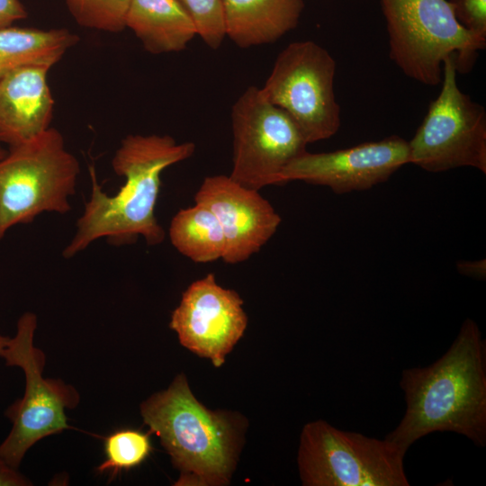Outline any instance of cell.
<instances>
[{"mask_svg":"<svg viewBox=\"0 0 486 486\" xmlns=\"http://www.w3.org/2000/svg\"><path fill=\"white\" fill-rule=\"evenodd\" d=\"M406 412L385 438L405 450L436 431L463 435L486 445V345L477 324L466 319L449 349L427 367L402 371Z\"/></svg>","mask_w":486,"mask_h":486,"instance_id":"cell-1","label":"cell"},{"mask_svg":"<svg viewBox=\"0 0 486 486\" xmlns=\"http://www.w3.org/2000/svg\"><path fill=\"white\" fill-rule=\"evenodd\" d=\"M194 151V142L178 143L169 135H127L112 159L114 173L125 178L123 185L109 195L90 168L91 195L63 256L71 258L102 238L114 245L131 244L140 237L148 245L161 244L166 232L155 215L161 174Z\"/></svg>","mask_w":486,"mask_h":486,"instance_id":"cell-2","label":"cell"},{"mask_svg":"<svg viewBox=\"0 0 486 486\" xmlns=\"http://www.w3.org/2000/svg\"><path fill=\"white\" fill-rule=\"evenodd\" d=\"M143 421L160 439L181 476L176 485H225L238 460L243 418L212 411L192 393L184 374L140 404Z\"/></svg>","mask_w":486,"mask_h":486,"instance_id":"cell-3","label":"cell"},{"mask_svg":"<svg viewBox=\"0 0 486 486\" xmlns=\"http://www.w3.org/2000/svg\"><path fill=\"white\" fill-rule=\"evenodd\" d=\"M386 21L389 56L408 77L441 84L443 63L454 58L456 71L469 72L486 46L456 20L449 0H380Z\"/></svg>","mask_w":486,"mask_h":486,"instance_id":"cell-4","label":"cell"},{"mask_svg":"<svg viewBox=\"0 0 486 486\" xmlns=\"http://www.w3.org/2000/svg\"><path fill=\"white\" fill-rule=\"evenodd\" d=\"M79 172L77 158L55 128L10 147L0 159V240L12 227L43 212H68Z\"/></svg>","mask_w":486,"mask_h":486,"instance_id":"cell-5","label":"cell"},{"mask_svg":"<svg viewBox=\"0 0 486 486\" xmlns=\"http://www.w3.org/2000/svg\"><path fill=\"white\" fill-rule=\"evenodd\" d=\"M36 328V315L22 314L15 335L8 338L0 355L6 365L21 368L25 376L22 398L5 412L13 426L0 444V456L15 469L38 441L69 428L66 410L75 408L79 401V394L73 386L58 379L43 377L46 357L34 346Z\"/></svg>","mask_w":486,"mask_h":486,"instance_id":"cell-6","label":"cell"},{"mask_svg":"<svg viewBox=\"0 0 486 486\" xmlns=\"http://www.w3.org/2000/svg\"><path fill=\"white\" fill-rule=\"evenodd\" d=\"M405 454L387 438L343 431L319 419L302 430L298 467L305 486H408Z\"/></svg>","mask_w":486,"mask_h":486,"instance_id":"cell-7","label":"cell"},{"mask_svg":"<svg viewBox=\"0 0 486 486\" xmlns=\"http://www.w3.org/2000/svg\"><path fill=\"white\" fill-rule=\"evenodd\" d=\"M456 73L446 58L441 91L408 141L410 163L432 173L471 166L486 174V111L459 89Z\"/></svg>","mask_w":486,"mask_h":486,"instance_id":"cell-8","label":"cell"},{"mask_svg":"<svg viewBox=\"0 0 486 486\" xmlns=\"http://www.w3.org/2000/svg\"><path fill=\"white\" fill-rule=\"evenodd\" d=\"M336 61L312 40L294 41L277 56L261 89L267 101L295 122L307 143L327 140L340 127L336 101Z\"/></svg>","mask_w":486,"mask_h":486,"instance_id":"cell-9","label":"cell"},{"mask_svg":"<svg viewBox=\"0 0 486 486\" xmlns=\"http://www.w3.org/2000/svg\"><path fill=\"white\" fill-rule=\"evenodd\" d=\"M232 169L230 177L259 191L281 185V174L304 154L308 144L295 122L266 99L260 88L248 87L231 110Z\"/></svg>","mask_w":486,"mask_h":486,"instance_id":"cell-10","label":"cell"},{"mask_svg":"<svg viewBox=\"0 0 486 486\" xmlns=\"http://www.w3.org/2000/svg\"><path fill=\"white\" fill-rule=\"evenodd\" d=\"M247 325L238 293L220 286L212 273L187 287L169 323L184 347L216 367L224 364Z\"/></svg>","mask_w":486,"mask_h":486,"instance_id":"cell-11","label":"cell"},{"mask_svg":"<svg viewBox=\"0 0 486 486\" xmlns=\"http://www.w3.org/2000/svg\"><path fill=\"white\" fill-rule=\"evenodd\" d=\"M406 164H410L409 142L392 135L332 152L306 151L284 169L281 185L302 181L328 186L339 194L368 190Z\"/></svg>","mask_w":486,"mask_h":486,"instance_id":"cell-12","label":"cell"},{"mask_svg":"<svg viewBox=\"0 0 486 486\" xmlns=\"http://www.w3.org/2000/svg\"><path fill=\"white\" fill-rule=\"evenodd\" d=\"M194 203L208 208L219 220L226 242L222 260L230 265L242 263L257 253L282 220L259 191L225 175L205 177L194 194Z\"/></svg>","mask_w":486,"mask_h":486,"instance_id":"cell-13","label":"cell"},{"mask_svg":"<svg viewBox=\"0 0 486 486\" xmlns=\"http://www.w3.org/2000/svg\"><path fill=\"white\" fill-rule=\"evenodd\" d=\"M50 69L25 66L0 79L1 144H22L50 127L55 102L48 82Z\"/></svg>","mask_w":486,"mask_h":486,"instance_id":"cell-14","label":"cell"},{"mask_svg":"<svg viewBox=\"0 0 486 486\" xmlns=\"http://www.w3.org/2000/svg\"><path fill=\"white\" fill-rule=\"evenodd\" d=\"M225 36L247 49L276 41L293 30L303 0H222Z\"/></svg>","mask_w":486,"mask_h":486,"instance_id":"cell-15","label":"cell"},{"mask_svg":"<svg viewBox=\"0 0 486 486\" xmlns=\"http://www.w3.org/2000/svg\"><path fill=\"white\" fill-rule=\"evenodd\" d=\"M125 26L152 54L181 51L197 35L191 15L179 0H130Z\"/></svg>","mask_w":486,"mask_h":486,"instance_id":"cell-16","label":"cell"},{"mask_svg":"<svg viewBox=\"0 0 486 486\" xmlns=\"http://www.w3.org/2000/svg\"><path fill=\"white\" fill-rule=\"evenodd\" d=\"M79 38L70 31L8 26L0 29V79L25 66L52 68Z\"/></svg>","mask_w":486,"mask_h":486,"instance_id":"cell-17","label":"cell"},{"mask_svg":"<svg viewBox=\"0 0 486 486\" xmlns=\"http://www.w3.org/2000/svg\"><path fill=\"white\" fill-rule=\"evenodd\" d=\"M168 236L174 248L195 263L222 259L226 242L215 215L205 206L179 210L172 218Z\"/></svg>","mask_w":486,"mask_h":486,"instance_id":"cell-18","label":"cell"},{"mask_svg":"<svg viewBox=\"0 0 486 486\" xmlns=\"http://www.w3.org/2000/svg\"><path fill=\"white\" fill-rule=\"evenodd\" d=\"M149 435L136 429H121L109 435L104 445L105 459L97 471L114 476L140 465L152 449Z\"/></svg>","mask_w":486,"mask_h":486,"instance_id":"cell-19","label":"cell"},{"mask_svg":"<svg viewBox=\"0 0 486 486\" xmlns=\"http://www.w3.org/2000/svg\"><path fill=\"white\" fill-rule=\"evenodd\" d=\"M130 0H66L76 22L86 28L108 32H120Z\"/></svg>","mask_w":486,"mask_h":486,"instance_id":"cell-20","label":"cell"},{"mask_svg":"<svg viewBox=\"0 0 486 486\" xmlns=\"http://www.w3.org/2000/svg\"><path fill=\"white\" fill-rule=\"evenodd\" d=\"M191 15L204 43L212 50L220 47L225 36L222 0H179Z\"/></svg>","mask_w":486,"mask_h":486,"instance_id":"cell-21","label":"cell"},{"mask_svg":"<svg viewBox=\"0 0 486 486\" xmlns=\"http://www.w3.org/2000/svg\"><path fill=\"white\" fill-rule=\"evenodd\" d=\"M458 22L469 32L486 38V0H449Z\"/></svg>","mask_w":486,"mask_h":486,"instance_id":"cell-22","label":"cell"},{"mask_svg":"<svg viewBox=\"0 0 486 486\" xmlns=\"http://www.w3.org/2000/svg\"><path fill=\"white\" fill-rule=\"evenodd\" d=\"M26 17V9L19 0H0V29Z\"/></svg>","mask_w":486,"mask_h":486,"instance_id":"cell-23","label":"cell"},{"mask_svg":"<svg viewBox=\"0 0 486 486\" xmlns=\"http://www.w3.org/2000/svg\"><path fill=\"white\" fill-rule=\"evenodd\" d=\"M32 482L0 456V486H27Z\"/></svg>","mask_w":486,"mask_h":486,"instance_id":"cell-24","label":"cell"},{"mask_svg":"<svg viewBox=\"0 0 486 486\" xmlns=\"http://www.w3.org/2000/svg\"><path fill=\"white\" fill-rule=\"evenodd\" d=\"M460 274L471 276L475 279L484 280L486 276V260L485 258L476 261L460 260L456 265Z\"/></svg>","mask_w":486,"mask_h":486,"instance_id":"cell-25","label":"cell"},{"mask_svg":"<svg viewBox=\"0 0 486 486\" xmlns=\"http://www.w3.org/2000/svg\"><path fill=\"white\" fill-rule=\"evenodd\" d=\"M7 340H8V337H4V336H1L0 335V355L2 353V351L4 350L6 343H7Z\"/></svg>","mask_w":486,"mask_h":486,"instance_id":"cell-26","label":"cell"},{"mask_svg":"<svg viewBox=\"0 0 486 486\" xmlns=\"http://www.w3.org/2000/svg\"><path fill=\"white\" fill-rule=\"evenodd\" d=\"M7 153V150L4 149L3 147H2V144L0 143V159L3 158Z\"/></svg>","mask_w":486,"mask_h":486,"instance_id":"cell-27","label":"cell"}]
</instances>
